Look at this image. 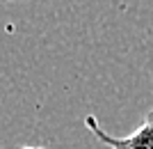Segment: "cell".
<instances>
[{"label": "cell", "instance_id": "6da1fadb", "mask_svg": "<svg viewBox=\"0 0 153 149\" xmlns=\"http://www.w3.org/2000/svg\"><path fill=\"white\" fill-rule=\"evenodd\" d=\"M85 124H87V129H89L103 145H108L110 149H153V106L149 108L146 117H144V122L137 126V131H135L133 136H126V138H114V136H110V133H105L94 115L85 117Z\"/></svg>", "mask_w": 153, "mask_h": 149}, {"label": "cell", "instance_id": "7a4b0ae2", "mask_svg": "<svg viewBox=\"0 0 153 149\" xmlns=\"http://www.w3.org/2000/svg\"><path fill=\"white\" fill-rule=\"evenodd\" d=\"M0 2H25V0H0Z\"/></svg>", "mask_w": 153, "mask_h": 149}, {"label": "cell", "instance_id": "3957f363", "mask_svg": "<svg viewBox=\"0 0 153 149\" xmlns=\"http://www.w3.org/2000/svg\"><path fill=\"white\" fill-rule=\"evenodd\" d=\"M25 149H39V147H25Z\"/></svg>", "mask_w": 153, "mask_h": 149}]
</instances>
